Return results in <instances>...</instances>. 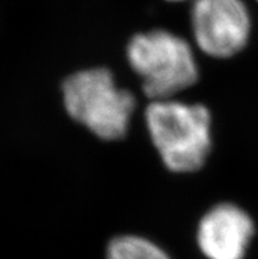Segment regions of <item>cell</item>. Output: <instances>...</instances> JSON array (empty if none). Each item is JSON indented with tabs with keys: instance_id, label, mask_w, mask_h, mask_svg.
I'll use <instances>...</instances> for the list:
<instances>
[{
	"instance_id": "obj_1",
	"label": "cell",
	"mask_w": 258,
	"mask_h": 259,
	"mask_svg": "<svg viewBox=\"0 0 258 259\" xmlns=\"http://www.w3.org/2000/svg\"><path fill=\"white\" fill-rule=\"evenodd\" d=\"M145 122L167 170L187 174L204 166L212 146V118L206 105L175 98L152 100L145 111Z\"/></svg>"
},
{
	"instance_id": "obj_2",
	"label": "cell",
	"mask_w": 258,
	"mask_h": 259,
	"mask_svg": "<svg viewBox=\"0 0 258 259\" xmlns=\"http://www.w3.org/2000/svg\"><path fill=\"white\" fill-rule=\"evenodd\" d=\"M62 96L67 115L100 140L118 141L127 136L136 99L116 83L108 69L71 74L63 82Z\"/></svg>"
},
{
	"instance_id": "obj_3",
	"label": "cell",
	"mask_w": 258,
	"mask_h": 259,
	"mask_svg": "<svg viewBox=\"0 0 258 259\" xmlns=\"http://www.w3.org/2000/svg\"><path fill=\"white\" fill-rule=\"evenodd\" d=\"M127 58L151 102L174 99L199 79L191 44L169 30L154 29L133 36L128 42Z\"/></svg>"
},
{
	"instance_id": "obj_4",
	"label": "cell",
	"mask_w": 258,
	"mask_h": 259,
	"mask_svg": "<svg viewBox=\"0 0 258 259\" xmlns=\"http://www.w3.org/2000/svg\"><path fill=\"white\" fill-rule=\"evenodd\" d=\"M191 28L200 52L226 59L244 50L252 23L242 0H194Z\"/></svg>"
},
{
	"instance_id": "obj_5",
	"label": "cell",
	"mask_w": 258,
	"mask_h": 259,
	"mask_svg": "<svg viewBox=\"0 0 258 259\" xmlns=\"http://www.w3.org/2000/svg\"><path fill=\"white\" fill-rule=\"evenodd\" d=\"M253 236L252 217L239 205L222 203L200 219L196 242L207 259H244Z\"/></svg>"
},
{
	"instance_id": "obj_6",
	"label": "cell",
	"mask_w": 258,
	"mask_h": 259,
	"mask_svg": "<svg viewBox=\"0 0 258 259\" xmlns=\"http://www.w3.org/2000/svg\"><path fill=\"white\" fill-rule=\"evenodd\" d=\"M107 259H170L157 243L144 237L125 234L109 241L105 251Z\"/></svg>"
},
{
	"instance_id": "obj_7",
	"label": "cell",
	"mask_w": 258,
	"mask_h": 259,
	"mask_svg": "<svg viewBox=\"0 0 258 259\" xmlns=\"http://www.w3.org/2000/svg\"><path fill=\"white\" fill-rule=\"evenodd\" d=\"M170 2H183V0H170Z\"/></svg>"
},
{
	"instance_id": "obj_8",
	"label": "cell",
	"mask_w": 258,
	"mask_h": 259,
	"mask_svg": "<svg viewBox=\"0 0 258 259\" xmlns=\"http://www.w3.org/2000/svg\"><path fill=\"white\" fill-rule=\"evenodd\" d=\"M257 2H258V0H257Z\"/></svg>"
}]
</instances>
